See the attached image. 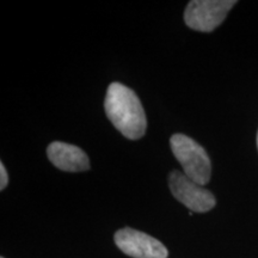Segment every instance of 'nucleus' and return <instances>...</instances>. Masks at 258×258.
<instances>
[{
  "label": "nucleus",
  "mask_w": 258,
  "mask_h": 258,
  "mask_svg": "<svg viewBox=\"0 0 258 258\" xmlns=\"http://www.w3.org/2000/svg\"><path fill=\"white\" fill-rule=\"evenodd\" d=\"M115 244L122 252L133 258H167V249L144 232L133 228H122L115 233Z\"/></svg>",
  "instance_id": "5"
},
{
  "label": "nucleus",
  "mask_w": 258,
  "mask_h": 258,
  "mask_svg": "<svg viewBox=\"0 0 258 258\" xmlns=\"http://www.w3.org/2000/svg\"><path fill=\"white\" fill-rule=\"evenodd\" d=\"M169 186L173 198L182 202L190 211L206 213L215 207V196L180 171L175 170L170 173Z\"/></svg>",
  "instance_id": "4"
},
{
  "label": "nucleus",
  "mask_w": 258,
  "mask_h": 258,
  "mask_svg": "<svg viewBox=\"0 0 258 258\" xmlns=\"http://www.w3.org/2000/svg\"><path fill=\"white\" fill-rule=\"evenodd\" d=\"M235 4L234 0H192L185 9L184 22L192 30L211 32L225 21Z\"/></svg>",
  "instance_id": "3"
},
{
  "label": "nucleus",
  "mask_w": 258,
  "mask_h": 258,
  "mask_svg": "<svg viewBox=\"0 0 258 258\" xmlns=\"http://www.w3.org/2000/svg\"><path fill=\"white\" fill-rule=\"evenodd\" d=\"M50 163L67 172H80L90 169V160L82 148L61 141H54L47 148Z\"/></svg>",
  "instance_id": "6"
},
{
  "label": "nucleus",
  "mask_w": 258,
  "mask_h": 258,
  "mask_svg": "<svg viewBox=\"0 0 258 258\" xmlns=\"http://www.w3.org/2000/svg\"><path fill=\"white\" fill-rule=\"evenodd\" d=\"M257 147H258V132H257Z\"/></svg>",
  "instance_id": "8"
},
{
  "label": "nucleus",
  "mask_w": 258,
  "mask_h": 258,
  "mask_svg": "<svg viewBox=\"0 0 258 258\" xmlns=\"http://www.w3.org/2000/svg\"><path fill=\"white\" fill-rule=\"evenodd\" d=\"M170 146L184 175L200 185L207 184L212 175V164L205 148L184 134L172 135Z\"/></svg>",
  "instance_id": "2"
},
{
  "label": "nucleus",
  "mask_w": 258,
  "mask_h": 258,
  "mask_svg": "<svg viewBox=\"0 0 258 258\" xmlns=\"http://www.w3.org/2000/svg\"><path fill=\"white\" fill-rule=\"evenodd\" d=\"M9 183V177L8 172H6V169L4 164H0V190H4L6 186H8Z\"/></svg>",
  "instance_id": "7"
},
{
  "label": "nucleus",
  "mask_w": 258,
  "mask_h": 258,
  "mask_svg": "<svg viewBox=\"0 0 258 258\" xmlns=\"http://www.w3.org/2000/svg\"><path fill=\"white\" fill-rule=\"evenodd\" d=\"M104 110L114 127L129 140H138L146 133L147 120L143 104L137 93L123 84L109 85Z\"/></svg>",
  "instance_id": "1"
},
{
  "label": "nucleus",
  "mask_w": 258,
  "mask_h": 258,
  "mask_svg": "<svg viewBox=\"0 0 258 258\" xmlns=\"http://www.w3.org/2000/svg\"><path fill=\"white\" fill-rule=\"evenodd\" d=\"M2 258H4V257H2Z\"/></svg>",
  "instance_id": "9"
}]
</instances>
